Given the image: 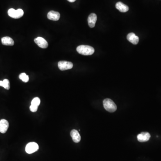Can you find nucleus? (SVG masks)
I'll return each mask as SVG.
<instances>
[{"instance_id": "13", "label": "nucleus", "mask_w": 161, "mask_h": 161, "mask_svg": "<svg viewBox=\"0 0 161 161\" xmlns=\"http://www.w3.org/2000/svg\"><path fill=\"white\" fill-rule=\"evenodd\" d=\"M116 7L118 10L122 13H125L129 11V7H128V5H126L121 2H118L116 3Z\"/></svg>"}, {"instance_id": "18", "label": "nucleus", "mask_w": 161, "mask_h": 161, "mask_svg": "<svg viewBox=\"0 0 161 161\" xmlns=\"http://www.w3.org/2000/svg\"><path fill=\"white\" fill-rule=\"evenodd\" d=\"M38 108V107L32 105H31L30 107V110H31V112H36L37 111Z\"/></svg>"}, {"instance_id": "15", "label": "nucleus", "mask_w": 161, "mask_h": 161, "mask_svg": "<svg viewBox=\"0 0 161 161\" xmlns=\"http://www.w3.org/2000/svg\"><path fill=\"white\" fill-rule=\"evenodd\" d=\"M0 86H2L5 89H10V83L9 80L5 79L3 81H0Z\"/></svg>"}, {"instance_id": "9", "label": "nucleus", "mask_w": 161, "mask_h": 161, "mask_svg": "<svg viewBox=\"0 0 161 161\" xmlns=\"http://www.w3.org/2000/svg\"><path fill=\"white\" fill-rule=\"evenodd\" d=\"M47 17L51 20L58 21L60 18V14L59 12L52 10L48 13Z\"/></svg>"}, {"instance_id": "17", "label": "nucleus", "mask_w": 161, "mask_h": 161, "mask_svg": "<svg viewBox=\"0 0 161 161\" xmlns=\"http://www.w3.org/2000/svg\"><path fill=\"white\" fill-rule=\"evenodd\" d=\"M40 99L38 97H35L32 100V102H31V105L38 107V106L40 105Z\"/></svg>"}, {"instance_id": "4", "label": "nucleus", "mask_w": 161, "mask_h": 161, "mask_svg": "<svg viewBox=\"0 0 161 161\" xmlns=\"http://www.w3.org/2000/svg\"><path fill=\"white\" fill-rule=\"evenodd\" d=\"M39 149V146L36 143L32 142L28 143L26 146V152L28 154L34 153L37 151Z\"/></svg>"}, {"instance_id": "1", "label": "nucleus", "mask_w": 161, "mask_h": 161, "mask_svg": "<svg viewBox=\"0 0 161 161\" xmlns=\"http://www.w3.org/2000/svg\"><path fill=\"white\" fill-rule=\"evenodd\" d=\"M78 53L85 55H91L95 52V49L88 45H80L77 48Z\"/></svg>"}, {"instance_id": "3", "label": "nucleus", "mask_w": 161, "mask_h": 161, "mask_svg": "<svg viewBox=\"0 0 161 161\" xmlns=\"http://www.w3.org/2000/svg\"><path fill=\"white\" fill-rule=\"evenodd\" d=\"M8 14L10 17L18 19L21 18L24 15V12L22 9H19L17 10L14 9H10L8 11Z\"/></svg>"}, {"instance_id": "16", "label": "nucleus", "mask_w": 161, "mask_h": 161, "mask_svg": "<svg viewBox=\"0 0 161 161\" xmlns=\"http://www.w3.org/2000/svg\"><path fill=\"white\" fill-rule=\"evenodd\" d=\"M19 78L24 82H27L29 80V76L25 73H21L19 76Z\"/></svg>"}, {"instance_id": "8", "label": "nucleus", "mask_w": 161, "mask_h": 161, "mask_svg": "<svg viewBox=\"0 0 161 161\" xmlns=\"http://www.w3.org/2000/svg\"><path fill=\"white\" fill-rule=\"evenodd\" d=\"M9 126V122L7 120L1 119L0 120V132L2 133H5L8 130Z\"/></svg>"}, {"instance_id": "14", "label": "nucleus", "mask_w": 161, "mask_h": 161, "mask_svg": "<svg viewBox=\"0 0 161 161\" xmlns=\"http://www.w3.org/2000/svg\"><path fill=\"white\" fill-rule=\"evenodd\" d=\"M2 45L6 46H13L14 45V41L11 38L6 36L2 39Z\"/></svg>"}, {"instance_id": "2", "label": "nucleus", "mask_w": 161, "mask_h": 161, "mask_svg": "<svg viewBox=\"0 0 161 161\" xmlns=\"http://www.w3.org/2000/svg\"><path fill=\"white\" fill-rule=\"evenodd\" d=\"M103 105L106 110L110 112H113L117 110L116 104L111 99H105L103 101Z\"/></svg>"}, {"instance_id": "10", "label": "nucleus", "mask_w": 161, "mask_h": 161, "mask_svg": "<svg viewBox=\"0 0 161 161\" xmlns=\"http://www.w3.org/2000/svg\"><path fill=\"white\" fill-rule=\"evenodd\" d=\"M97 20V17L95 13H92L89 15L88 18V25L90 28H93L95 27Z\"/></svg>"}, {"instance_id": "5", "label": "nucleus", "mask_w": 161, "mask_h": 161, "mask_svg": "<svg viewBox=\"0 0 161 161\" xmlns=\"http://www.w3.org/2000/svg\"><path fill=\"white\" fill-rule=\"evenodd\" d=\"M58 67L62 71L71 69L73 67V64L71 62L60 61L58 62Z\"/></svg>"}, {"instance_id": "6", "label": "nucleus", "mask_w": 161, "mask_h": 161, "mask_svg": "<svg viewBox=\"0 0 161 161\" xmlns=\"http://www.w3.org/2000/svg\"><path fill=\"white\" fill-rule=\"evenodd\" d=\"M34 41L35 44L40 48L42 49H46L48 48L49 45L48 43L43 38L38 37L35 39Z\"/></svg>"}, {"instance_id": "12", "label": "nucleus", "mask_w": 161, "mask_h": 161, "mask_svg": "<svg viewBox=\"0 0 161 161\" xmlns=\"http://www.w3.org/2000/svg\"><path fill=\"white\" fill-rule=\"evenodd\" d=\"M70 135H71L72 140L74 143H79L80 142L81 136L77 130H72L70 132Z\"/></svg>"}, {"instance_id": "11", "label": "nucleus", "mask_w": 161, "mask_h": 161, "mask_svg": "<svg viewBox=\"0 0 161 161\" xmlns=\"http://www.w3.org/2000/svg\"><path fill=\"white\" fill-rule=\"evenodd\" d=\"M127 39L128 41L134 45H137L139 41V38L134 33H130L127 35Z\"/></svg>"}, {"instance_id": "7", "label": "nucleus", "mask_w": 161, "mask_h": 161, "mask_svg": "<svg viewBox=\"0 0 161 161\" xmlns=\"http://www.w3.org/2000/svg\"><path fill=\"white\" fill-rule=\"evenodd\" d=\"M150 134L148 132H142L137 136V140L139 142L143 143L148 141L150 139Z\"/></svg>"}, {"instance_id": "19", "label": "nucleus", "mask_w": 161, "mask_h": 161, "mask_svg": "<svg viewBox=\"0 0 161 161\" xmlns=\"http://www.w3.org/2000/svg\"><path fill=\"white\" fill-rule=\"evenodd\" d=\"M67 1L70 2H75L76 0H67Z\"/></svg>"}]
</instances>
